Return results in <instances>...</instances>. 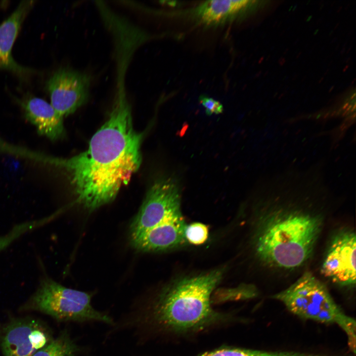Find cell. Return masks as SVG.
<instances>
[{"label":"cell","mask_w":356,"mask_h":356,"mask_svg":"<svg viewBox=\"0 0 356 356\" xmlns=\"http://www.w3.org/2000/svg\"><path fill=\"white\" fill-rule=\"evenodd\" d=\"M186 225L179 210L131 242L136 249L144 252L172 249L186 241L184 236Z\"/></svg>","instance_id":"10"},{"label":"cell","mask_w":356,"mask_h":356,"mask_svg":"<svg viewBox=\"0 0 356 356\" xmlns=\"http://www.w3.org/2000/svg\"><path fill=\"white\" fill-rule=\"evenodd\" d=\"M80 351L79 346L69 334L64 331L32 356H77Z\"/></svg>","instance_id":"14"},{"label":"cell","mask_w":356,"mask_h":356,"mask_svg":"<svg viewBox=\"0 0 356 356\" xmlns=\"http://www.w3.org/2000/svg\"><path fill=\"white\" fill-rule=\"evenodd\" d=\"M25 150L23 148L9 144L0 138V152L13 153L16 155L23 156L25 153Z\"/></svg>","instance_id":"18"},{"label":"cell","mask_w":356,"mask_h":356,"mask_svg":"<svg viewBox=\"0 0 356 356\" xmlns=\"http://www.w3.org/2000/svg\"><path fill=\"white\" fill-rule=\"evenodd\" d=\"M143 134L133 126L131 107L119 91L107 120L94 134L88 148L55 166L68 174L78 201L89 210L112 201L139 169Z\"/></svg>","instance_id":"1"},{"label":"cell","mask_w":356,"mask_h":356,"mask_svg":"<svg viewBox=\"0 0 356 356\" xmlns=\"http://www.w3.org/2000/svg\"><path fill=\"white\" fill-rule=\"evenodd\" d=\"M320 227V220L315 216L297 212L276 213L260 229L257 255L275 267H298L311 255Z\"/></svg>","instance_id":"3"},{"label":"cell","mask_w":356,"mask_h":356,"mask_svg":"<svg viewBox=\"0 0 356 356\" xmlns=\"http://www.w3.org/2000/svg\"><path fill=\"white\" fill-rule=\"evenodd\" d=\"M198 356H294L291 352H267L240 348H223Z\"/></svg>","instance_id":"15"},{"label":"cell","mask_w":356,"mask_h":356,"mask_svg":"<svg viewBox=\"0 0 356 356\" xmlns=\"http://www.w3.org/2000/svg\"><path fill=\"white\" fill-rule=\"evenodd\" d=\"M90 84L87 74L68 68L57 70L46 83L51 105L63 117L73 113L87 102Z\"/></svg>","instance_id":"8"},{"label":"cell","mask_w":356,"mask_h":356,"mask_svg":"<svg viewBox=\"0 0 356 356\" xmlns=\"http://www.w3.org/2000/svg\"><path fill=\"white\" fill-rule=\"evenodd\" d=\"M208 227L200 222H193L186 225L184 236L186 241L195 245H199L205 243L208 238Z\"/></svg>","instance_id":"16"},{"label":"cell","mask_w":356,"mask_h":356,"mask_svg":"<svg viewBox=\"0 0 356 356\" xmlns=\"http://www.w3.org/2000/svg\"><path fill=\"white\" fill-rule=\"evenodd\" d=\"M33 0L22 1L12 13L0 24V69L24 76L33 72L18 64L12 55V49L21 25L34 5Z\"/></svg>","instance_id":"11"},{"label":"cell","mask_w":356,"mask_h":356,"mask_svg":"<svg viewBox=\"0 0 356 356\" xmlns=\"http://www.w3.org/2000/svg\"><path fill=\"white\" fill-rule=\"evenodd\" d=\"M180 210L177 183L168 178L158 180L150 188L130 228L133 240L165 221Z\"/></svg>","instance_id":"6"},{"label":"cell","mask_w":356,"mask_h":356,"mask_svg":"<svg viewBox=\"0 0 356 356\" xmlns=\"http://www.w3.org/2000/svg\"><path fill=\"white\" fill-rule=\"evenodd\" d=\"M222 274V269H216L175 281L149 307L129 312L126 325L137 332L185 333L206 328L222 318L210 304L211 295Z\"/></svg>","instance_id":"2"},{"label":"cell","mask_w":356,"mask_h":356,"mask_svg":"<svg viewBox=\"0 0 356 356\" xmlns=\"http://www.w3.org/2000/svg\"><path fill=\"white\" fill-rule=\"evenodd\" d=\"M273 298L283 303L291 312L298 316L338 325L346 333L349 345L353 352H355V320L342 311L326 287L312 274L304 273Z\"/></svg>","instance_id":"4"},{"label":"cell","mask_w":356,"mask_h":356,"mask_svg":"<svg viewBox=\"0 0 356 356\" xmlns=\"http://www.w3.org/2000/svg\"><path fill=\"white\" fill-rule=\"evenodd\" d=\"M256 1L207 0L190 10L199 23L207 26L222 25L238 19L254 8Z\"/></svg>","instance_id":"13"},{"label":"cell","mask_w":356,"mask_h":356,"mask_svg":"<svg viewBox=\"0 0 356 356\" xmlns=\"http://www.w3.org/2000/svg\"><path fill=\"white\" fill-rule=\"evenodd\" d=\"M52 340L47 327L32 318H15L0 327L3 356H32Z\"/></svg>","instance_id":"7"},{"label":"cell","mask_w":356,"mask_h":356,"mask_svg":"<svg viewBox=\"0 0 356 356\" xmlns=\"http://www.w3.org/2000/svg\"><path fill=\"white\" fill-rule=\"evenodd\" d=\"M199 100L205 109L207 115L219 114L222 112L223 106L219 101L206 95H201Z\"/></svg>","instance_id":"17"},{"label":"cell","mask_w":356,"mask_h":356,"mask_svg":"<svg viewBox=\"0 0 356 356\" xmlns=\"http://www.w3.org/2000/svg\"><path fill=\"white\" fill-rule=\"evenodd\" d=\"M355 234L344 231L332 239L321 267V273L342 285L356 283Z\"/></svg>","instance_id":"9"},{"label":"cell","mask_w":356,"mask_h":356,"mask_svg":"<svg viewBox=\"0 0 356 356\" xmlns=\"http://www.w3.org/2000/svg\"><path fill=\"white\" fill-rule=\"evenodd\" d=\"M26 119L35 126L38 133L52 141L65 135L63 117L45 100L29 96L19 100Z\"/></svg>","instance_id":"12"},{"label":"cell","mask_w":356,"mask_h":356,"mask_svg":"<svg viewBox=\"0 0 356 356\" xmlns=\"http://www.w3.org/2000/svg\"><path fill=\"white\" fill-rule=\"evenodd\" d=\"M90 294L67 288L47 276L41 279L36 292L25 305L59 321H98L114 324L112 318L95 309Z\"/></svg>","instance_id":"5"}]
</instances>
